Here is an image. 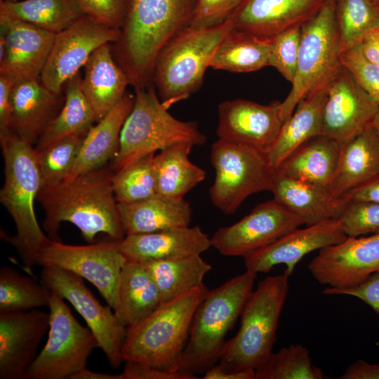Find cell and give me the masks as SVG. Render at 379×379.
Returning a JSON list of instances; mask_svg holds the SVG:
<instances>
[{
    "instance_id": "obj_1",
    "label": "cell",
    "mask_w": 379,
    "mask_h": 379,
    "mask_svg": "<svg viewBox=\"0 0 379 379\" xmlns=\"http://www.w3.org/2000/svg\"><path fill=\"white\" fill-rule=\"evenodd\" d=\"M113 173L105 164L40 190L36 200L45 212L43 227L51 240L60 241L58 231L64 221L77 226L89 243L100 232L114 241L125 237L112 187Z\"/></svg>"
},
{
    "instance_id": "obj_9",
    "label": "cell",
    "mask_w": 379,
    "mask_h": 379,
    "mask_svg": "<svg viewBox=\"0 0 379 379\" xmlns=\"http://www.w3.org/2000/svg\"><path fill=\"white\" fill-rule=\"evenodd\" d=\"M336 0H327L321 9L301 27L297 69L292 87L281 102L284 122L300 100L326 90L342 70V48L335 22Z\"/></svg>"
},
{
    "instance_id": "obj_8",
    "label": "cell",
    "mask_w": 379,
    "mask_h": 379,
    "mask_svg": "<svg viewBox=\"0 0 379 379\" xmlns=\"http://www.w3.org/2000/svg\"><path fill=\"white\" fill-rule=\"evenodd\" d=\"M206 136L194 121L171 115L153 84L135 88V100L120 135L119 149L112 159L114 172L133 161L178 144L204 145Z\"/></svg>"
},
{
    "instance_id": "obj_43",
    "label": "cell",
    "mask_w": 379,
    "mask_h": 379,
    "mask_svg": "<svg viewBox=\"0 0 379 379\" xmlns=\"http://www.w3.org/2000/svg\"><path fill=\"white\" fill-rule=\"evenodd\" d=\"M301 32V27H295L270 39L269 66L277 69L291 83L296 72Z\"/></svg>"
},
{
    "instance_id": "obj_7",
    "label": "cell",
    "mask_w": 379,
    "mask_h": 379,
    "mask_svg": "<svg viewBox=\"0 0 379 379\" xmlns=\"http://www.w3.org/2000/svg\"><path fill=\"white\" fill-rule=\"evenodd\" d=\"M288 277L269 276L250 293L237 334L226 341L219 366L227 371L255 370L270 354L288 293Z\"/></svg>"
},
{
    "instance_id": "obj_26",
    "label": "cell",
    "mask_w": 379,
    "mask_h": 379,
    "mask_svg": "<svg viewBox=\"0 0 379 379\" xmlns=\"http://www.w3.org/2000/svg\"><path fill=\"white\" fill-rule=\"evenodd\" d=\"M270 192L306 226L338 219L347 202L331 195L326 187L282 175L277 171Z\"/></svg>"
},
{
    "instance_id": "obj_5",
    "label": "cell",
    "mask_w": 379,
    "mask_h": 379,
    "mask_svg": "<svg viewBox=\"0 0 379 379\" xmlns=\"http://www.w3.org/2000/svg\"><path fill=\"white\" fill-rule=\"evenodd\" d=\"M256 274L246 270L207 292L194 315L179 371L197 375L219 362L225 336L241 314Z\"/></svg>"
},
{
    "instance_id": "obj_47",
    "label": "cell",
    "mask_w": 379,
    "mask_h": 379,
    "mask_svg": "<svg viewBox=\"0 0 379 379\" xmlns=\"http://www.w3.org/2000/svg\"><path fill=\"white\" fill-rule=\"evenodd\" d=\"M243 0H197L190 25L209 27L228 19Z\"/></svg>"
},
{
    "instance_id": "obj_45",
    "label": "cell",
    "mask_w": 379,
    "mask_h": 379,
    "mask_svg": "<svg viewBox=\"0 0 379 379\" xmlns=\"http://www.w3.org/2000/svg\"><path fill=\"white\" fill-rule=\"evenodd\" d=\"M341 63L379 105V65L364 56L359 44L343 51Z\"/></svg>"
},
{
    "instance_id": "obj_17",
    "label": "cell",
    "mask_w": 379,
    "mask_h": 379,
    "mask_svg": "<svg viewBox=\"0 0 379 379\" xmlns=\"http://www.w3.org/2000/svg\"><path fill=\"white\" fill-rule=\"evenodd\" d=\"M218 139L250 146L267 153L275 142L284 124L281 102L261 105L237 99L218 107Z\"/></svg>"
},
{
    "instance_id": "obj_34",
    "label": "cell",
    "mask_w": 379,
    "mask_h": 379,
    "mask_svg": "<svg viewBox=\"0 0 379 379\" xmlns=\"http://www.w3.org/2000/svg\"><path fill=\"white\" fill-rule=\"evenodd\" d=\"M193 147L187 143L178 144L154 155L157 195L183 199L187 192L205 179L204 170L193 164L189 158Z\"/></svg>"
},
{
    "instance_id": "obj_32",
    "label": "cell",
    "mask_w": 379,
    "mask_h": 379,
    "mask_svg": "<svg viewBox=\"0 0 379 379\" xmlns=\"http://www.w3.org/2000/svg\"><path fill=\"white\" fill-rule=\"evenodd\" d=\"M326 97L327 89L309 95L299 102L295 111L284 122L275 142L267 152L275 169L302 143L322 135Z\"/></svg>"
},
{
    "instance_id": "obj_19",
    "label": "cell",
    "mask_w": 379,
    "mask_h": 379,
    "mask_svg": "<svg viewBox=\"0 0 379 379\" xmlns=\"http://www.w3.org/2000/svg\"><path fill=\"white\" fill-rule=\"evenodd\" d=\"M379 109L344 67L327 88L322 135L344 144L358 135Z\"/></svg>"
},
{
    "instance_id": "obj_18",
    "label": "cell",
    "mask_w": 379,
    "mask_h": 379,
    "mask_svg": "<svg viewBox=\"0 0 379 379\" xmlns=\"http://www.w3.org/2000/svg\"><path fill=\"white\" fill-rule=\"evenodd\" d=\"M338 219L328 220L295 228L270 244L245 256L246 269L255 273L270 272L273 267L284 264V274L288 277L298 262L307 254L347 239Z\"/></svg>"
},
{
    "instance_id": "obj_49",
    "label": "cell",
    "mask_w": 379,
    "mask_h": 379,
    "mask_svg": "<svg viewBox=\"0 0 379 379\" xmlns=\"http://www.w3.org/2000/svg\"><path fill=\"white\" fill-rule=\"evenodd\" d=\"M121 379H196L197 375L180 371H168L137 361H126Z\"/></svg>"
},
{
    "instance_id": "obj_30",
    "label": "cell",
    "mask_w": 379,
    "mask_h": 379,
    "mask_svg": "<svg viewBox=\"0 0 379 379\" xmlns=\"http://www.w3.org/2000/svg\"><path fill=\"white\" fill-rule=\"evenodd\" d=\"M343 144L324 135L294 149L276 168L278 173L328 189Z\"/></svg>"
},
{
    "instance_id": "obj_28",
    "label": "cell",
    "mask_w": 379,
    "mask_h": 379,
    "mask_svg": "<svg viewBox=\"0 0 379 379\" xmlns=\"http://www.w3.org/2000/svg\"><path fill=\"white\" fill-rule=\"evenodd\" d=\"M134 100L135 95L126 92L120 102L90 129L72 171L64 180L103 166L112 159L119 149L121 131Z\"/></svg>"
},
{
    "instance_id": "obj_50",
    "label": "cell",
    "mask_w": 379,
    "mask_h": 379,
    "mask_svg": "<svg viewBox=\"0 0 379 379\" xmlns=\"http://www.w3.org/2000/svg\"><path fill=\"white\" fill-rule=\"evenodd\" d=\"M11 79L0 75V137L10 133Z\"/></svg>"
},
{
    "instance_id": "obj_27",
    "label": "cell",
    "mask_w": 379,
    "mask_h": 379,
    "mask_svg": "<svg viewBox=\"0 0 379 379\" xmlns=\"http://www.w3.org/2000/svg\"><path fill=\"white\" fill-rule=\"evenodd\" d=\"M379 175V138L371 124L343 144L328 191L345 197L353 190Z\"/></svg>"
},
{
    "instance_id": "obj_53",
    "label": "cell",
    "mask_w": 379,
    "mask_h": 379,
    "mask_svg": "<svg viewBox=\"0 0 379 379\" xmlns=\"http://www.w3.org/2000/svg\"><path fill=\"white\" fill-rule=\"evenodd\" d=\"M359 45L364 56L379 65V27L366 34Z\"/></svg>"
},
{
    "instance_id": "obj_22",
    "label": "cell",
    "mask_w": 379,
    "mask_h": 379,
    "mask_svg": "<svg viewBox=\"0 0 379 379\" xmlns=\"http://www.w3.org/2000/svg\"><path fill=\"white\" fill-rule=\"evenodd\" d=\"M327 0H243L231 15L234 28L262 39H272L302 27Z\"/></svg>"
},
{
    "instance_id": "obj_6",
    "label": "cell",
    "mask_w": 379,
    "mask_h": 379,
    "mask_svg": "<svg viewBox=\"0 0 379 379\" xmlns=\"http://www.w3.org/2000/svg\"><path fill=\"white\" fill-rule=\"evenodd\" d=\"M233 29L231 16L213 26L189 25L162 48L154 63L152 83L168 109L199 90L216 48Z\"/></svg>"
},
{
    "instance_id": "obj_3",
    "label": "cell",
    "mask_w": 379,
    "mask_h": 379,
    "mask_svg": "<svg viewBox=\"0 0 379 379\" xmlns=\"http://www.w3.org/2000/svg\"><path fill=\"white\" fill-rule=\"evenodd\" d=\"M5 180L0 201L13 218L14 237L1 232V237L18 251L23 267L32 272L39 253L51 239L40 227L34 213V201L41 190V179L32 145L9 133L0 137Z\"/></svg>"
},
{
    "instance_id": "obj_29",
    "label": "cell",
    "mask_w": 379,
    "mask_h": 379,
    "mask_svg": "<svg viewBox=\"0 0 379 379\" xmlns=\"http://www.w3.org/2000/svg\"><path fill=\"white\" fill-rule=\"evenodd\" d=\"M126 235L145 234L190 226L192 208L183 199L156 195L132 204L118 203Z\"/></svg>"
},
{
    "instance_id": "obj_24",
    "label": "cell",
    "mask_w": 379,
    "mask_h": 379,
    "mask_svg": "<svg viewBox=\"0 0 379 379\" xmlns=\"http://www.w3.org/2000/svg\"><path fill=\"white\" fill-rule=\"evenodd\" d=\"M210 247L211 239L198 226L126 235L119 241L126 260L137 262L201 255Z\"/></svg>"
},
{
    "instance_id": "obj_23",
    "label": "cell",
    "mask_w": 379,
    "mask_h": 379,
    "mask_svg": "<svg viewBox=\"0 0 379 379\" xmlns=\"http://www.w3.org/2000/svg\"><path fill=\"white\" fill-rule=\"evenodd\" d=\"M64 102L62 92H52L40 79L15 82L11 92L10 133L33 145Z\"/></svg>"
},
{
    "instance_id": "obj_38",
    "label": "cell",
    "mask_w": 379,
    "mask_h": 379,
    "mask_svg": "<svg viewBox=\"0 0 379 379\" xmlns=\"http://www.w3.org/2000/svg\"><path fill=\"white\" fill-rule=\"evenodd\" d=\"M51 290L15 269H0V313L27 311L48 307Z\"/></svg>"
},
{
    "instance_id": "obj_15",
    "label": "cell",
    "mask_w": 379,
    "mask_h": 379,
    "mask_svg": "<svg viewBox=\"0 0 379 379\" xmlns=\"http://www.w3.org/2000/svg\"><path fill=\"white\" fill-rule=\"evenodd\" d=\"M302 221L274 199L257 205L237 222L216 230L211 247L225 256H245L270 244Z\"/></svg>"
},
{
    "instance_id": "obj_25",
    "label": "cell",
    "mask_w": 379,
    "mask_h": 379,
    "mask_svg": "<svg viewBox=\"0 0 379 379\" xmlns=\"http://www.w3.org/2000/svg\"><path fill=\"white\" fill-rule=\"evenodd\" d=\"M128 85L129 79L114 60L109 44L95 49L84 65L81 87L97 122L120 102Z\"/></svg>"
},
{
    "instance_id": "obj_36",
    "label": "cell",
    "mask_w": 379,
    "mask_h": 379,
    "mask_svg": "<svg viewBox=\"0 0 379 379\" xmlns=\"http://www.w3.org/2000/svg\"><path fill=\"white\" fill-rule=\"evenodd\" d=\"M140 262L157 284L161 302L204 285L205 275L212 269L200 255Z\"/></svg>"
},
{
    "instance_id": "obj_33",
    "label": "cell",
    "mask_w": 379,
    "mask_h": 379,
    "mask_svg": "<svg viewBox=\"0 0 379 379\" xmlns=\"http://www.w3.org/2000/svg\"><path fill=\"white\" fill-rule=\"evenodd\" d=\"M85 15L79 0H1L0 22L19 20L57 34Z\"/></svg>"
},
{
    "instance_id": "obj_51",
    "label": "cell",
    "mask_w": 379,
    "mask_h": 379,
    "mask_svg": "<svg viewBox=\"0 0 379 379\" xmlns=\"http://www.w3.org/2000/svg\"><path fill=\"white\" fill-rule=\"evenodd\" d=\"M340 379H379V364H368L358 359L350 365Z\"/></svg>"
},
{
    "instance_id": "obj_16",
    "label": "cell",
    "mask_w": 379,
    "mask_h": 379,
    "mask_svg": "<svg viewBox=\"0 0 379 379\" xmlns=\"http://www.w3.org/2000/svg\"><path fill=\"white\" fill-rule=\"evenodd\" d=\"M308 270L319 283L333 289L358 286L379 271V233L347 237L340 243L322 248Z\"/></svg>"
},
{
    "instance_id": "obj_12",
    "label": "cell",
    "mask_w": 379,
    "mask_h": 379,
    "mask_svg": "<svg viewBox=\"0 0 379 379\" xmlns=\"http://www.w3.org/2000/svg\"><path fill=\"white\" fill-rule=\"evenodd\" d=\"M119 241L79 246L51 240L38 255L36 265L62 268L86 279L114 310L121 271L127 261Z\"/></svg>"
},
{
    "instance_id": "obj_42",
    "label": "cell",
    "mask_w": 379,
    "mask_h": 379,
    "mask_svg": "<svg viewBox=\"0 0 379 379\" xmlns=\"http://www.w3.org/2000/svg\"><path fill=\"white\" fill-rule=\"evenodd\" d=\"M86 135H70L44 149L35 150L41 190L55 185L68 176L75 164Z\"/></svg>"
},
{
    "instance_id": "obj_14",
    "label": "cell",
    "mask_w": 379,
    "mask_h": 379,
    "mask_svg": "<svg viewBox=\"0 0 379 379\" xmlns=\"http://www.w3.org/2000/svg\"><path fill=\"white\" fill-rule=\"evenodd\" d=\"M121 29L101 24L84 15L67 29L55 34L52 48L41 74L43 84L55 93L79 72L93 52L105 44L116 43Z\"/></svg>"
},
{
    "instance_id": "obj_37",
    "label": "cell",
    "mask_w": 379,
    "mask_h": 379,
    "mask_svg": "<svg viewBox=\"0 0 379 379\" xmlns=\"http://www.w3.org/2000/svg\"><path fill=\"white\" fill-rule=\"evenodd\" d=\"M271 39L232 29L222 40L211 59L210 67L246 73L269 66Z\"/></svg>"
},
{
    "instance_id": "obj_2",
    "label": "cell",
    "mask_w": 379,
    "mask_h": 379,
    "mask_svg": "<svg viewBox=\"0 0 379 379\" xmlns=\"http://www.w3.org/2000/svg\"><path fill=\"white\" fill-rule=\"evenodd\" d=\"M197 0H129L127 16L112 53L135 88L152 83L157 57L190 25Z\"/></svg>"
},
{
    "instance_id": "obj_11",
    "label": "cell",
    "mask_w": 379,
    "mask_h": 379,
    "mask_svg": "<svg viewBox=\"0 0 379 379\" xmlns=\"http://www.w3.org/2000/svg\"><path fill=\"white\" fill-rule=\"evenodd\" d=\"M64 300L51 291L48 339L29 368L27 379H70L86 367L91 352L99 347L93 333L80 324Z\"/></svg>"
},
{
    "instance_id": "obj_52",
    "label": "cell",
    "mask_w": 379,
    "mask_h": 379,
    "mask_svg": "<svg viewBox=\"0 0 379 379\" xmlns=\"http://www.w3.org/2000/svg\"><path fill=\"white\" fill-rule=\"evenodd\" d=\"M345 199L379 204V175L351 192Z\"/></svg>"
},
{
    "instance_id": "obj_13",
    "label": "cell",
    "mask_w": 379,
    "mask_h": 379,
    "mask_svg": "<svg viewBox=\"0 0 379 379\" xmlns=\"http://www.w3.org/2000/svg\"><path fill=\"white\" fill-rule=\"evenodd\" d=\"M41 278L51 291L67 300L83 317L96 337L99 348L109 365L118 368L124 361L122 347L126 327L117 319L112 307L102 305L86 286L83 279L66 270L42 266Z\"/></svg>"
},
{
    "instance_id": "obj_20",
    "label": "cell",
    "mask_w": 379,
    "mask_h": 379,
    "mask_svg": "<svg viewBox=\"0 0 379 379\" xmlns=\"http://www.w3.org/2000/svg\"><path fill=\"white\" fill-rule=\"evenodd\" d=\"M0 75L14 82L40 79L55 34L19 20L0 22Z\"/></svg>"
},
{
    "instance_id": "obj_4",
    "label": "cell",
    "mask_w": 379,
    "mask_h": 379,
    "mask_svg": "<svg viewBox=\"0 0 379 379\" xmlns=\"http://www.w3.org/2000/svg\"><path fill=\"white\" fill-rule=\"evenodd\" d=\"M208 291L204 284L162 302L143 320L127 327L122 347L124 361L179 371L194 315Z\"/></svg>"
},
{
    "instance_id": "obj_10",
    "label": "cell",
    "mask_w": 379,
    "mask_h": 379,
    "mask_svg": "<svg viewBox=\"0 0 379 379\" xmlns=\"http://www.w3.org/2000/svg\"><path fill=\"white\" fill-rule=\"evenodd\" d=\"M210 159L215 170L210 197L223 213H234L246 198L272 187L276 169L262 150L218 139Z\"/></svg>"
},
{
    "instance_id": "obj_40",
    "label": "cell",
    "mask_w": 379,
    "mask_h": 379,
    "mask_svg": "<svg viewBox=\"0 0 379 379\" xmlns=\"http://www.w3.org/2000/svg\"><path fill=\"white\" fill-rule=\"evenodd\" d=\"M255 379H322L321 369L312 363L309 350L300 344L272 352L255 370Z\"/></svg>"
},
{
    "instance_id": "obj_57",
    "label": "cell",
    "mask_w": 379,
    "mask_h": 379,
    "mask_svg": "<svg viewBox=\"0 0 379 379\" xmlns=\"http://www.w3.org/2000/svg\"><path fill=\"white\" fill-rule=\"evenodd\" d=\"M4 1H16V0H4Z\"/></svg>"
},
{
    "instance_id": "obj_55",
    "label": "cell",
    "mask_w": 379,
    "mask_h": 379,
    "mask_svg": "<svg viewBox=\"0 0 379 379\" xmlns=\"http://www.w3.org/2000/svg\"><path fill=\"white\" fill-rule=\"evenodd\" d=\"M70 379H121L120 374H107L87 369L86 367L73 374Z\"/></svg>"
},
{
    "instance_id": "obj_46",
    "label": "cell",
    "mask_w": 379,
    "mask_h": 379,
    "mask_svg": "<svg viewBox=\"0 0 379 379\" xmlns=\"http://www.w3.org/2000/svg\"><path fill=\"white\" fill-rule=\"evenodd\" d=\"M85 13L108 27L121 29L128 10L129 0H79Z\"/></svg>"
},
{
    "instance_id": "obj_41",
    "label": "cell",
    "mask_w": 379,
    "mask_h": 379,
    "mask_svg": "<svg viewBox=\"0 0 379 379\" xmlns=\"http://www.w3.org/2000/svg\"><path fill=\"white\" fill-rule=\"evenodd\" d=\"M154 155L140 157L113 173L112 187L117 203L132 204L157 195Z\"/></svg>"
},
{
    "instance_id": "obj_56",
    "label": "cell",
    "mask_w": 379,
    "mask_h": 379,
    "mask_svg": "<svg viewBox=\"0 0 379 379\" xmlns=\"http://www.w3.org/2000/svg\"><path fill=\"white\" fill-rule=\"evenodd\" d=\"M371 125L375 129L378 138H379V109L373 117L372 121H371Z\"/></svg>"
},
{
    "instance_id": "obj_31",
    "label": "cell",
    "mask_w": 379,
    "mask_h": 379,
    "mask_svg": "<svg viewBox=\"0 0 379 379\" xmlns=\"http://www.w3.org/2000/svg\"><path fill=\"white\" fill-rule=\"evenodd\" d=\"M161 302L152 277L140 262L127 260L120 277L117 305L113 310L125 327L149 316Z\"/></svg>"
},
{
    "instance_id": "obj_39",
    "label": "cell",
    "mask_w": 379,
    "mask_h": 379,
    "mask_svg": "<svg viewBox=\"0 0 379 379\" xmlns=\"http://www.w3.org/2000/svg\"><path fill=\"white\" fill-rule=\"evenodd\" d=\"M335 22L344 51L379 27V0H336Z\"/></svg>"
},
{
    "instance_id": "obj_54",
    "label": "cell",
    "mask_w": 379,
    "mask_h": 379,
    "mask_svg": "<svg viewBox=\"0 0 379 379\" xmlns=\"http://www.w3.org/2000/svg\"><path fill=\"white\" fill-rule=\"evenodd\" d=\"M204 379H255V371L253 369L241 371H227L219 364H215L206 371L202 377Z\"/></svg>"
},
{
    "instance_id": "obj_35",
    "label": "cell",
    "mask_w": 379,
    "mask_h": 379,
    "mask_svg": "<svg viewBox=\"0 0 379 379\" xmlns=\"http://www.w3.org/2000/svg\"><path fill=\"white\" fill-rule=\"evenodd\" d=\"M81 79L80 72H78L65 84L63 106L39 137L35 150L44 149L70 135L88 133L97 122L81 90Z\"/></svg>"
},
{
    "instance_id": "obj_48",
    "label": "cell",
    "mask_w": 379,
    "mask_h": 379,
    "mask_svg": "<svg viewBox=\"0 0 379 379\" xmlns=\"http://www.w3.org/2000/svg\"><path fill=\"white\" fill-rule=\"evenodd\" d=\"M323 293L356 297L370 306L379 314V271L371 274L364 281L357 286L341 290L326 287L323 291Z\"/></svg>"
},
{
    "instance_id": "obj_44",
    "label": "cell",
    "mask_w": 379,
    "mask_h": 379,
    "mask_svg": "<svg viewBox=\"0 0 379 379\" xmlns=\"http://www.w3.org/2000/svg\"><path fill=\"white\" fill-rule=\"evenodd\" d=\"M338 220L347 237L378 234L379 204L347 201Z\"/></svg>"
},
{
    "instance_id": "obj_21",
    "label": "cell",
    "mask_w": 379,
    "mask_h": 379,
    "mask_svg": "<svg viewBox=\"0 0 379 379\" xmlns=\"http://www.w3.org/2000/svg\"><path fill=\"white\" fill-rule=\"evenodd\" d=\"M50 327V313L33 309L0 313V379H27Z\"/></svg>"
}]
</instances>
